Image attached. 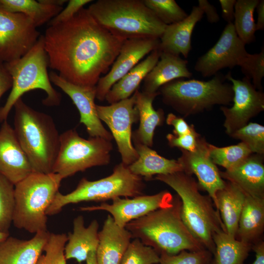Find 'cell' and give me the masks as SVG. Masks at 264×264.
Here are the masks:
<instances>
[{"instance_id":"obj_1","label":"cell","mask_w":264,"mask_h":264,"mask_svg":"<svg viewBox=\"0 0 264 264\" xmlns=\"http://www.w3.org/2000/svg\"><path fill=\"white\" fill-rule=\"evenodd\" d=\"M44 36L48 67L74 85L96 86L109 72L125 41L99 24L88 8L48 26Z\"/></svg>"},{"instance_id":"obj_2","label":"cell","mask_w":264,"mask_h":264,"mask_svg":"<svg viewBox=\"0 0 264 264\" xmlns=\"http://www.w3.org/2000/svg\"><path fill=\"white\" fill-rule=\"evenodd\" d=\"M181 209V201L176 195L170 206L132 220L125 228L132 238L139 240L157 253L175 255L183 250L205 249L182 220Z\"/></svg>"},{"instance_id":"obj_3","label":"cell","mask_w":264,"mask_h":264,"mask_svg":"<svg viewBox=\"0 0 264 264\" xmlns=\"http://www.w3.org/2000/svg\"><path fill=\"white\" fill-rule=\"evenodd\" d=\"M14 130L33 172L52 173L60 135L53 118L20 98L15 104Z\"/></svg>"},{"instance_id":"obj_4","label":"cell","mask_w":264,"mask_h":264,"mask_svg":"<svg viewBox=\"0 0 264 264\" xmlns=\"http://www.w3.org/2000/svg\"><path fill=\"white\" fill-rule=\"evenodd\" d=\"M154 179L176 192L181 201L182 220L195 238L213 255L215 249L213 235L225 230L211 198L201 194L198 182L184 172L156 175Z\"/></svg>"},{"instance_id":"obj_5","label":"cell","mask_w":264,"mask_h":264,"mask_svg":"<svg viewBox=\"0 0 264 264\" xmlns=\"http://www.w3.org/2000/svg\"><path fill=\"white\" fill-rule=\"evenodd\" d=\"M88 9L99 24L125 40L160 39L167 25L143 0H98Z\"/></svg>"},{"instance_id":"obj_6","label":"cell","mask_w":264,"mask_h":264,"mask_svg":"<svg viewBox=\"0 0 264 264\" xmlns=\"http://www.w3.org/2000/svg\"><path fill=\"white\" fill-rule=\"evenodd\" d=\"M4 65L12 78V86L5 103L0 108V123L7 120L15 103L22 95L32 90L40 89L46 92V97L42 101L44 105H60L61 94L53 88L47 72L48 59L43 35L26 54Z\"/></svg>"},{"instance_id":"obj_7","label":"cell","mask_w":264,"mask_h":264,"mask_svg":"<svg viewBox=\"0 0 264 264\" xmlns=\"http://www.w3.org/2000/svg\"><path fill=\"white\" fill-rule=\"evenodd\" d=\"M62 179L56 173L32 172L14 185L12 223L16 228L35 234L47 230L46 211L59 192Z\"/></svg>"},{"instance_id":"obj_8","label":"cell","mask_w":264,"mask_h":264,"mask_svg":"<svg viewBox=\"0 0 264 264\" xmlns=\"http://www.w3.org/2000/svg\"><path fill=\"white\" fill-rule=\"evenodd\" d=\"M225 80V76L219 73L207 81L177 79L163 85L158 91L165 105L186 117L215 105H230L234 92L232 85Z\"/></svg>"},{"instance_id":"obj_9","label":"cell","mask_w":264,"mask_h":264,"mask_svg":"<svg viewBox=\"0 0 264 264\" xmlns=\"http://www.w3.org/2000/svg\"><path fill=\"white\" fill-rule=\"evenodd\" d=\"M145 184L142 177L132 174L122 162L116 165L112 173L97 180L82 178L76 189L64 195L58 192L46 211L47 216L60 212L66 205L83 201H104L121 197L142 195Z\"/></svg>"},{"instance_id":"obj_10","label":"cell","mask_w":264,"mask_h":264,"mask_svg":"<svg viewBox=\"0 0 264 264\" xmlns=\"http://www.w3.org/2000/svg\"><path fill=\"white\" fill-rule=\"evenodd\" d=\"M113 149L111 141L100 137L85 139L75 129L60 135V147L52 173L63 179L95 166L107 165Z\"/></svg>"},{"instance_id":"obj_11","label":"cell","mask_w":264,"mask_h":264,"mask_svg":"<svg viewBox=\"0 0 264 264\" xmlns=\"http://www.w3.org/2000/svg\"><path fill=\"white\" fill-rule=\"evenodd\" d=\"M98 117L109 128L117 144L122 162L126 166L135 162L138 154L132 143V126L139 120L135 94L109 106L96 105Z\"/></svg>"},{"instance_id":"obj_12","label":"cell","mask_w":264,"mask_h":264,"mask_svg":"<svg viewBox=\"0 0 264 264\" xmlns=\"http://www.w3.org/2000/svg\"><path fill=\"white\" fill-rule=\"evenodd\" d=\"M41 36L31 20L20 13L0 7V61L5 63L21 58Z\"/></svg>"},{"instance_id":"obj_13","label":"cell","mask_w":264,"mask_h":264,"mask_svg":"<svg viewBox=\"0 0 264 264\" xmlns=\"http://www.w3.org/2000/svg\"><path fill=\"white\" fill-rule=\"evenodd\" d=\"M225 77L231 82L234 92L233 106L220 108L225 117L223 126L229 135L264 110V94L257 90L247 77L236 79L230 72Z\"/></svg>"},{"instance_id":"obj_14","label":"cell","mask_w":264,"mask_h":264,"mask_svg":"<svg viewBox=\"0 0 264 264\" xmlns=\"http://www.w3.org/2000/svg\"><path fill=\"white\" fill-rule=\"evenodd\" d=\"M238 36L232 22L227 23L214 45L196 62L194 69L203 77L216 75L225 68L238 66L248 53Z\"/></svg>"},{"instance_id":"obj_15","label":"cell","mask_w":264,"mask_h":264,"mask_svg":"<svg viewBox=\"0 0 264 264\" xmlns=\"http://www.w3.org/2000/svg\"><path fill=\"white\" fill-rule=\"evenodd\" d=\"M174 197L167 191L153 195H139L131 198L118 197L111 204L102 203L99 205L81 207L82 211L102 210L110 213L115 223L125 227L129 222L142 217L158 209L170 206Z\"/></svg>"},{"instance_id":"obj_16","label":"cell","mask_w":264,"mask_h":264,"mask_svg":"<svg viewBox=\"0 0 264 264\" xmlns=\"http://www.w3.org/2000/svg\"><path fill=\"white\" fill-rule=\"evenodd\" d=\"M159 39L139 38L125 40L109 71L96 85V98L105 100L111 87L137 65L147 55L158 47Z\"/></svg>"},{"instance_id":"obj_17","label":"cell","mask_w":264,"mask_h":264,"mask_svg":"<svg viewBox=\"0 0 264 264\" xmlns=\"http://www.w3.org/2000/svg\"><path fill=\"white\" fill-rule=\"evenodd\" d=\"M51 83L60 88L71 99L80 115V123L83 124L90 137H100L109 141L113 139L99 119L94 102L96 86H82L72 84L55 72L49 73Z\"/></svg>"},{"instance_id":"obj_18","label":"cell","mask_w":264,"mask_h":264,"mask_svg":"<svg viewBox=\"0 0 264 264\" xmlns=\"http://www.w3.org/2000/svg\"><path fill=\"white\" fill-rule=\"evenodd\" d=\"M208 145L201 137L194 151L180 149L181 155L177 160L183 172L196 176L199 187L208 193L215 206L216 194L224 187L226 181L221 177L220 170L209 156Z\"/></svg>"},{"instance_id":"obj_19","label":"cell","mask_w":264,"mask_h":264,"mask_svg":"<svg viewBox=\"0 0 264 264\" xmlns=\"http://www.w3.org/2000/svg\"><path fill=\"white\" fill-rule=\"evenodd\" d=\"M32 172L13 128L4 121L0 128V174L15 185Z\"/></svg>"},{"instance_id":"obj_20","label":"cell","mask_w":264,"mask_h":264,"mask_svg":"<svg viewBox=\"0 0 264 264\" xmlns=\"http://www.w3.org/2000/svg\"><path fill=\"white\" fill-rule=\"evenodd\" d=\"M221 177L241 188L247 195L264 198L263 155L252 154L236 167L224 172Z\"/></svg>"},{"instance_id":"obj_21","label":"cell","mask_w":264,"mask_h":264,"mask_svg":"<svg viewBox=\"0 0 264 264\" xmlns=\"http://www.w3.org/2000/svg\"><path fill=\"white\" fill-rule=\"evenodd\" d=\"M203 14L198 6H194L185 19L167 25L159 39L158 48L160 51L177 56L181 54L187 58L192 49L191 38L194 28Z\"/></svg>"},{"instance_id":"obj_22","label":"cell","mask_w":264,"mask_h":264,"mask_svg":"<svg viewBox=\"0 0 264 264\" xmlns=\"http://www.w3.org/2000/svg\"><path fill=\"white\" fill-rule=\"evenodd\" d=\"M99 243L96 251L97 264H120L132 238L125 228L116 224L109 215L99 232Z\"/></svg>"},{"instance_id":"obj_23","label":"cell","mask_w":264,"mask_h":264,"mask_svg":"<svg viewBox=\"0 0 264 264\" xmlns=\"http://www.w3.org/2000/svg\"><path fill=\"white\" fill-rule=\"evenodd\" d=\"M50 234L40 231L28 240L8 237L0 242V264H36Z\"/></svg>"},{"instance_id":"obj_24","label":"cell","mask_w":264,"mask_h":264,"mask_svg":"<svg viewBox=\"0 0 264 264\" xmlns=\"http://www.w3.org/2000/svg\"><path fill=\"white\" fill-rule=\"evenodd\" d=\"M188 63L179 56L161 52L158 61L143 80L142 91L157 92L161 86L174 80L191 78L192 73L188 68Z\"/></svg>"},{"instance_id":"obj_25","label":"cell","mask_w":264,"mask_h":264,"mask_svg":"<svg viewBox=\"0 0 264 264\" xmlns=\"http://www.w3.org/2000/svg\"><path fill=\"white\" fill-rule=\"evenodd\" d=\"M134 93L140 123L138 128L132 132V141L152 147L155 129L161 126L165 120L163 110H155L153 105L154 100L160 94L158 91L146 93L138 89Z\"/></svg>"},{"instance_id":"obj_26","label":"cell","mask_w":264,"mask_h":264,"mask_svg":"<svg viewBox=\"0 0 264 264\" xmlns=\"http://www.w3.org/2000/svg\"><path fill=\"white\" fill-rule=\"evenodd\" d=\"M73 226V232L67 236L65 256L66 260L74 259L81 263L86 261L89 252L96 251L99 243V224L94 220L86 227L83 217L79 216L74 219Z\"/></svg>"},{"instance_id":"obj_27","label":"cell","mask_w":264,"mask_h":264,"mask_svg":"<svg viewBox=\"0 0 264 264\" xmlns=\"http://www.w3.org/2000/svg\"><path fill=\"white\" fill-rule=\"evenodd\" d=\"M138 155V159L128 166L133 174L144 177L146 180L153 179V176L169 175L183 172V168L178 160L165 158L151 147L137 142H133Z\"/></svg>"},{"instance_id":"obj_28","label":"cell","mask_w":264,"mask_h":264,"mask_svg":"<svg viewBox=\"0 0 264 264\" xmlns=\"http://www.w3.org/2000/svg\"><path fill=\"white\" fill-rule=\"evenodd\" d=\"M246 195L238 186L228 181L216 194L215 206L219 213L225 232L235 238Z\"/></svg>"},{"instance_id":"obj_29","label":"cell","mask_w":264,"mask_h":264,"mask_svg":"<svg viewBox=\"0 0 264 264\" xmlns=\"http://www.w3.org/2000/svg\"><path fill=\"white\" fill-rule=\"evenodd\" d=\"M161 51L157 47L115 83L107 93L105 100L111 104L130 97L158 61Z\"/></svg>"},{"instance_id":"obj_30","label":"cell","mask_w":264,"mask_h":264,"mask_svg":"<svg viewBox=\"0 0 264 264\" xmlns=\"http://www.w3.org/2000/svg\"><path fill=\"white\" fill-rule=\"evenodd\" d=\"M264 231V198L246 195L236 238L252 245L262 240Z\"/></svg>"},{"instance_id":"obj_31","label":"cell","mask_w":264,"mask_h":264,"mask_svg":"<svg viewBox=\"0 0 264 264\" xmlns=\"http://www.w3.org/2000/svg\"><path fill=\"white\" fill-rule=\"evenodd\" d=\"M213 239L215 249L210 264H244L251 250V244L240 241L224 231L215 233Z\"/></svg>"},{"instance_id":"obj_32","label":"cell","mask_w":264,"mask_h":264,"mask_svg":"<svg viewBox=\"0 0 264 264\" xmlns=\"http://www.w3.org/2000/svg\"><path fill=\"white\" fill-rule=\"evenodd\" d=\"M0 7L26 15L36 27L49 22L63 9L61 6L47 5L35 0H0Z\"/></svg>"},{"instance_id":"obj_33","label":"cell","mask_w":264,"mask_h":264,"mask_svg":"<svg viewBox=\"0 0 264 264\" xmlns=\"http://www.w3.org/2000/svg\"><path fill=\"white\" fill-rule=\"evenodd\" d=\"M259 0H238L235 5L234 26L239 38L245 44L255 40L253 13Z\"/></svg>"},{"instance_id":"obj_34","label":"cell","mask_w":264,"mask_h":264,"mask_svg":"<svg viewBox=\"0 0 264 264\" xmlns=\"http://www.w3.org/2000/svg\"><path fill=\"white\" fill-rule=\"evenodd\" d=\"M209 156L216 164L226 170L234 168L242 163L252 153L244 143L219 147L209 144Z\"/></svg>"},{"instance_id":"obj_35","label":"cell","mask_w":264,"mask_h":264,"mask_svg":"<svg viewBox=\"0 0 264 264\" xmlns=\"http://www.w3.org/2000/svg\"><path fill=\"white\" fill-rule=\"evenodd\" d=\"M14 184L0 174V232L9 234L15 208Z\"/></svg>"},{"instance_id":"obj_36","label":"cell","mask_w":264,"mask_h":264,"mask_svg":"<svg viewBox=\"0 0 264 264\" xmlns=\"http://www.w3.org/2000/svg\"><path fill=\"white\" fill-rule=\"evenodd\" d=\"M143 1L147 7L166 25L179 22L188 16L185 11L174 0H143Z\"/></svg>"},{"instance_id":"obj_37","label":"cell","mask_w":264,"mask_h":264,"mask_svg":"<svg viewBox=\"0 0 264 264\" xmlns=\"http://www.w3.org/2000/svg\"><path fill=\"white\" fill-rule=\"evenodd\" d=\"M231 137L239 139L247 145L252 154L264 155V127L258 123L250 122L237 130Z\"/></svg>"},{"instance_id":"obj_38","label":"cell","mask_w":264,"mask_h":264,"mask_svg":"<svg viewBox=\"0 0 264 264\" xmlns=\"http://www.w3.org/2000/svg\"><path fill=\"white\" fill-rule=\"evenodd\" d=\"M159 260V256L154 249L135 239L130 242L120 264H156Z\"/></svg>"},{"instance_id":"obj_39","label":"cell","mask_w":264,"mask_h":264,"mask_svg":"<svg viewBox=\"0 0 264 264\" xmlns=\"http://www.w3.org/2000/svg\"><path fill=\"white\" fill-rule=\"evenodd\" d=\"M67 236L64 233H50L45 244L44 254L39 257L36 264H66L65 246Z\"/></svg>"},{"instance_id":"obj_40","label":"cell","mask_w":264,"mask_h":264,"mask_svg":"<svg viewBox=\"0 0 264 264\" xmlns=\"http://www.w3.org/2000/svg\"><path fill=\"white\" fill-rule=\"evenodd\" d=\"M239 66L242 73L249 79L258 90L262 91V81L264 77V49L255 54L248 53L242 59Z\"/></svg>"},{"instance_id":"obj_41","label":"cell","mask_w":264,"mask_h":264,"mask_svg":"<svg viewBox=\"0 0 264 264\" xmlns=\"http://www.w3.org/2000/svg\"><path fill=\"white\" fill-rule=\"evenodd\" d=\"M212 254L207 249L196 251L183 250L175 255L161 253L160 264H210Z\"/></svg>"},{"instance_id":"obj_42","label":"cell","mask_w":264,"mask_h":264,"mask_svg":"<svg viewBox=\"0 0 264 264\" xmlns=\"http://www.w3.org/2000/svg\"><path fill=\"white\" fill-rule=\"evenodd\" d=\"M200 138L201 136L195 129L184 135L176 136L169 133L166 136L168 145L171 147H177L189 152L194 151L196 149Z\"/></svg>"},{"instance_id":"obj_43","label":"cell","mask_w":264,"mask_h":264,"mask_svg":"<svg viewBox=\"0 0 264 264\" xmlns=\"http://www.w3.org/2000/svg\"><path fill=\"white\" fill-rule=\"evenodd\" d=\"M91 0H70L66 6L48 22V26L66 22L72 18Z\"/></svg>"},{"instance_id":"obj_44","label":"cell","mask_w":264,"mask_h":264,"mask_svg":"<svg viewBox=\"0 0 264 264\" xmlns=\"http://www.w3.org/2000/svg\"><path fill=\"white\" fill-rule=\"evenodd\" d=\"M167 124L173 126V133L176 136H180L190 132L195 127L193 125H189L183 118L170 113L166 119Z\"/></svg>"},{"instance_id":"obj_45","label":"cell","mask_w":264,"mask_h":264,"mask_svg":"<svg viewBox=\"0 0 264 264\" xmlns=\"http://www.w3.org/2000/svg\"><path fill=\"white\" fill-rule=\"evenodd\" d=\"M198 6L206 14L208 21L210 23L217 22L220 20V16L215 7L206 0H199Z\"/></svg>"},{"instance_id":"obj_46","label":"cell","mask_w":264,"mask_h":264,"mask_svg":"<svg viewBox=\"0 0 264 264\" xmlns=\"http://www.w3.org/2000/svg\"><path fill=\"white\" fill-rule=\"evenodd\" d=\"M222 18L228 23H233L236 0H220Z\"/></svg>"},{"instance_id":"obj_47","label":"cell","mask_w":264,"mask_h":264,"mask_svg":"<svg viewBox=\"0 0 264 264\" xmlns=\"http://www.w3.org/2000/svg\"><path fill=\"white\" fill-rule=\"evenodd\" d=\"M12 79L5 67L4 63L0 61V98L3 94L11 88Z\"/></svg>"},{"instance_id":"obj_48","label":"cell","mask_w":264,"mask_h":264,"mask_svg":"<svg viewBox=\"0 0 264 264\" xmlns=\"http://www.w3.org/2000/svg\"><path fill=\"white\" fill-rule=\"evenodd\" d=\"M251 250L255 253L253 264H264V242L260 240L252 245Z\"/></svg>"},{"instance_id":"obj_49","label":"cell","mask_w":264,"mask_h":264,"mask_svg":"<svg viewBox=\"0 0 264 264\" xmlns=\"http://www.w3.org/2000/svg\"><path fill=\"white\" fill-rule=\"evenodd\" d=\"M257 13V21L255 23L256 31L264 29V0H261L256 8Z\"/></svg>"},{"instance_id":"obj_50","label":"cell","mask_w":264,"mask_h":264,"mask_svg":"<svg viewBox=\"0 0 264 264\" xmlns=\"http://www.w3.org/2000/svg\"><path fill=\"white\" fill-rule=\"evenodd\" d=\"M39 1L44 4L61 7L68 1L66 0H39Z\"/></svg>"},{"instance_id":"obj_51","label":"cell","mask_w":264,"mask_h":264,"mask_svg":"<svg viewBox=\"0 0 264 264\" xmlns=\"http://www.w3.org/2000/svg\"><path fill=\"white\" fill-rule=\"evenodd\" d=\"M86 261V264H97L96 257V251H93L89 252Z\"/></svg>"},{"instance_id":"obj_52","label":"cell","mask_w":264,"mask_h":264,"mask_svg":"<svg viewBox=\"0 0 264 264\" xmlns=\"http://www.w3.org/2000/svg\"><path fill=\"white\" fill-rule=\"evenodd\" d=\"M9 236V234L4 233L0 232V242L5 240Z\"/></svg>"}]
</instances>
